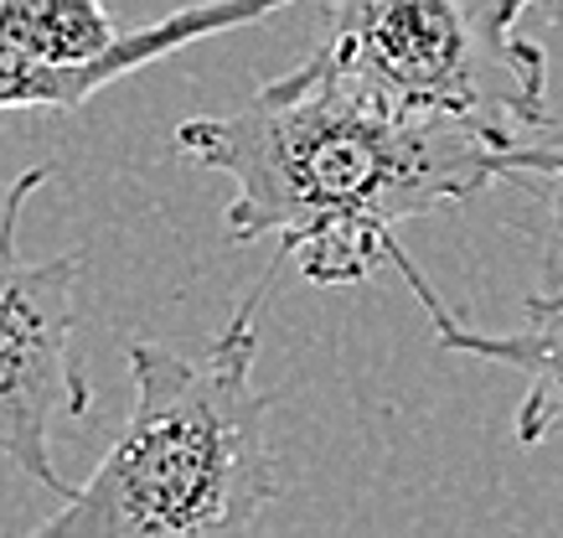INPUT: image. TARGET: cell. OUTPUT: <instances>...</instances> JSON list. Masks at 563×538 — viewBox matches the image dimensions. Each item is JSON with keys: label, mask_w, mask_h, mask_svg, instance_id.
Masks as SVG:
<instances>
[{"label": "cell", "mask_w": 563, "mask_h": 538, "mask_svg": "<svg viewBox=\"0 0 563 538\" xmlns=\"http://www.w3.org/2000/svg\"><path fill=\"white\" fill-rule=\"evenodd\" d=\"M538 0H325L321 57L377 99L517 140L548 124V53L522 36Z\"/></svg>", "instance_id": "3957f363"}, {"label": "cell", "mask_w": 563, "mask_h": 538, "mask_svg": "<svg viewBox=\"0 0 563 538\" xmlns=\"http://www.w3.org/2000/svg\"><path fill=\"white\" fill-rule=\"evenodd\" d=\"M176 156L233 182L228 239H274L310 285L342 290L388 264L398 223L512 182L538 145L377 99L316 53L249 105L181 120Z\"/></svg>", "instance_id": "6da1fadb"}, {"label": "cell", "mask_w": 563, "mask_h": 538, "mask_svg": "<svg viewBox=\"0 0 563 538\" xmlns=\"http://www.w3.org/2000/svg\"><path fill=\"white\" fill-rule=\"evenodd\" d=\"M285 249L243 296L228 331L197 358L161 342H130L135 409L93 476L73 486L42 538H207L254 534L279 497L269 451V394L254 383L258 306Z\"/></svg>", "instance_id": "7a4b0ae2"}, {"label": "cell", "mask_w": 563, "mask_h": 538, "mask_svg": "<svg viewBox=\"0 0 563 538\" xmlns=\"http://www.w3.org/2000/svg\"><path fill=\"white\" fill-rule=\"evenodd\" d=\"M47 176L52 166L21 172L0 202V455H11L52 497H68L73 486L52 461V425L93 409V388L73 358L84 254L68 249L26 260L16 243L21 212Z\"/></svg>", "instance_id": "277c9868"}, {"label": "cell", "mask_w": 563, "mask_h": 538, "mask_svg": "<svg viewBox=\"0 0 563 538\" xmlns=\"http://www.w3.org/2000/svg\"><path fill=\"white\" fill-rule=\"evenodd\" d=\"M388 264L404 275L413 300L424 306L429 327H434V342L444 352H465V358L512 367V373L528 378L522 404H517V415H512V435L522 446H543L548 435H563V279L522 300V327L517 331H481V327H465L461 316L429 290L424 270L404 254V243L388 249Z\"/></svg>", "instance_id": "5b68a950"}, {"label": "cell", "mask_w": 563, "mask_h": 538, "mask_svg": "<svg viewBox=\"0 0 563 538\" xmlns=\"http://www.w3.org/2000/svg\"><path fill=\"white\" fill-rule=\"evenodd\" d=\"M512 182L532 191V202H538V260H543V279L548 285H559L563 279V124L559 135L538 145V161H532L528 172H517Z\"/></svg>", "instance_id": "8992f818"}]
</instances>
